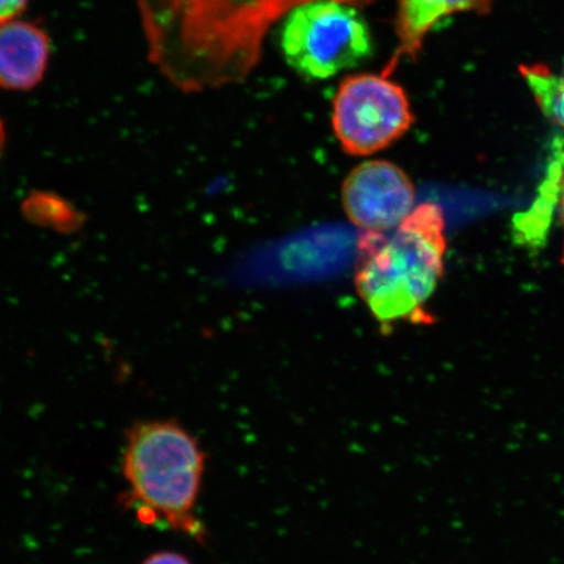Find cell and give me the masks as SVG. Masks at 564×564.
I'll return each mask as SVG.
<instances>
[{
    "label": "cell",
    "instance_id": "1",
    "mask_svg": "<svg viewBox=\"0 0 564 564\" xmlns=\"http://www.w3.org/2000/svg\"><path fill=\"white\" fill-rule=\"evenodd\" d=\"M313 0H137L148 61L193 95L242 83L272 26ZM368 6L376 0H340Z\"/></svg>",
    "mask_w": 564,
    "mask_h": 564
},
{
    "label": "cell",
    "instance_id": "2",
    "mask_svg": "<svg viewBox=\"0 0 564 564\" xmlns=\"http://www.w3.org/2000/svg\"><path fill=\"white\" fill-rule=\"evenodd\" d=\"M446 217L440 204L421 203L387 232H361L356 291L380 327L429 323L427 303L444 273Z\"/></svg>",
    "mask_w": 564,
    "mask_h": 564
},
{
    "label": "cell",
    "instance_id": "3",
    "mask_svg": "<svg viewBox=\"0 0 564 564\" xmlns=\"http://www.w3.org/2000/svg\"><path fill=\"white\" fill-rule=\"evenodd\" d=\"M206 454L195 436L174 421L139 422L127 433L123 475L133 505L147 520L202 541L196 519Z\"/></svg>",
    "mask_w": 564,
    "mask_h": 564
},
{
    "label": "cell",
    "instance_id": "4",
    "mask_svg": "<svg viewBox=\"0 0 564 564\" xmlns=\"http://www.w3.org/2000/svg\"><path fill=\"white\" fill-rule=\"evenodd\" d=\"M280 46L295 73L306 79L327 80L368 61L373 40L357 6L313 0L282 20Z\"/></svg>",
    "mask_w": 564,
    "mask_h": 564
},
{
    "label": "cell",
    "instance_id": "5",
    "mask_svg": "<svg viewBox=\"0 0 564 564\" xmlns=\"http://www.w3.org/2000/svg\"><path fill=\"white\" fill-rule=\"evenodd\" d=\"M414 121L405 89L383 73L345 77L336 90L330 122L349 156L368 158L387 150Z\"/></svg>",
    "mask_w": 564,
    "mask_h": 564
},
{
    "label": "cell",
    "instance_id": "6",
    "mask_svg": "<svg viewBox=\"0 0 564 564\" xmlns=\"http://www.w3.org/2000/svg\"><path fill=\"white\" fill-rule=\"evenodd\" d=\"M417 194L403 167L387 160H368L349 172L341 203L349 221L361 232L398 228L417 207Z\"/></svg>",
    "mask_w": 564,
    "mask_h": 564
},
{
    "label": "cell",
    "instance_id": "7",
    "mask_svg": "<svg viewBox=\"0 0 564 564\" xmlns=\"http://www.w3.org/2000/svg\"><path fill=\"white\" fill-rule=\"evenodd\" d=\"M51 40L23 20L0 23V88L31 90L44 79Z\"/></svg>",
    "mask_w": 564,
    "mask_h": 564
},
{
    "label": "cell",
    "instance_id": "8",
    "mask_svg": "<svg viewBox=\"0 0 564 564\" xmlns=\"http://www.w3.org/2000/svg\"><path fill=\"white\" fill-rule=\"evenodd\" d=\"M492 3L494 0H399L398 48L382 73L391 76L404 59L417 61L426 35L444 18L460 12H488Z\"/></svg>",
    "mask_w": 564,
    "mask_h": 564
},
{
    "label": "cell",
    "instance_id": "9",
    "mask_svg": "<svg viewBox=\"0 0 564 564\" xmlns=\"http://www.w3.org/2000/svg\"><path fill=\"white\" fill-rule=\"evenodd\" d=\"M558 204L564 224V135L554 140L538 200L525 214L514 218V232L527 243L541 245L552 223L553 210Z\"/></svg>",
    "mask_w": 564,
    "mask_h": 564
},
{
    "label": "cell",
    "instance_id": "10",
    "mask_svg": "<svg viewBox=\"0 0 564 564\" xmlns=\"http://www.w3.org/2000/svg\"><path fill=\"white\" fill-rule=\"evenodd\" d=\"M521 75L544 115L564 131V68L556 74L546 66H524Z\"/></svg>",
    "mask_w": 564,
    "mask_h": 564
},
{
    "label": "cell",
    "instance_id": "11",
    "mask_svg": "<svg viewBox=\"0 0 564 564\" xmlns=\"http://www.w3.org/2000/svg\"><path fill=\"white\" fill-rule=\"evenodd\" d=\"M30 0H0V23L17 20L26 9Z\"/></svg>",
    "mask_w": 564,
    "mask_h": 564
},
{
    "label": "cell",
    "instance_id": "12",
    "mask_svg": "<svg viewBox=\"0 0 564 564\" xmlns=\"http://www.w3.org/2000/svg\"><path fill=\"white\" fill-rule=\"evenodd\" d=\"M141 564H192V562L178 553L161 552L148 556Z\"/></svg>",
    "mask_w": 564,
    "mask_h": 564
},
{
    "label": "cell",
    "instance_id": "13",
    "mask_svg": "<svg viewBox=\"0 0 564 564\" xmlns=\"http://www.w3.org/2000/svg\"><path fill=\"white\" fill-rule=\"evenodd\" d=\"M6 147V130L2 119H0V158H2Z\"/></svg>",
    "mask_w": 564,
    "mask_h": 564
}]
</instances>
